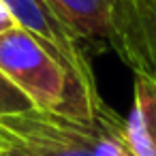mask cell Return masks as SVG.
Here are the masks:
<instances>
[{
  "instance_id": "8992f818",
  "label": "cell",
  "mask_w": 156,
  "mask_h": 156,
  "mask_svg": "<svg viewBox=\"0 0 156 156\" xmlns=\"http://www.w3.org/2000/svg\"><path fill=\"white\" fill-rule=\"evenodd\" d=\"M124 137L133 156H156V83L135 75L133 107L124 120Z\"/></svg>"
},
{
  "instance_id": "7a4b0ae2",
  "label": "cell",
  "mask_w": 156,
  "mask_h": 156,
  "mask_svg": "<svg viewBox=\"0 0 156 156\" xmlns=\"http://www.w3.org/2000/svg\"><path fill=\"white\" fill-rule=\"evenodd\" d=\"M17 26L34 37L66 71L71 83L69 115L81 122H92L105 109L96 90L94 73L81 41L56 15L47 0H5Z\"/></svg>"
},
{
  "instance_id": "6da1fadb",
  "label": "cell",
  "mask_w": 156,
  "mask_h": 156,
  "mask_svg": "<svg viewBox=\"0 0 156 156\" xmlns=\"http://www.w3.org/2000/svg\"><path fill=\"white\" fill-rule=\"evenodd\" d=\"M0 126L39 156H133L124 137V120L107 105L92 122L32 109L2 118Z\"/></svg>"
},
{
  "instance_id": "277c9868",
  "label": "cell",
  "mask_w": 156,
  "mask_h": 156,
  "mask_svg": "<svg viewBox=\"0 0 156 156\" xmlns=\"http://www.w3.org/2000/svg\"><path fill=\"white\" fill-rule=\"evenodd\" d=\"M109 45L135 75L156 83V0H120Z\"/></svg>"
},
{
  "instance_id": "9c48e42d",
  "label": "cell",
  "mask_w": 156,
  "mask_h": 156,
  "mask_svg": "<svg viewBox=\"0 0 156 156\" xmlns=\"http://www.w3.org/2000/svg\"><path fill=\"white\" fill-rule=\"evenodd\" d=\"M11 28H17V22H15V17L11 15L7 2H5V0H0V32H7V30H11Z\"/></svg>"
},
{
  "instance_id": "5b68a950",
  "label": "cell",
  "mask_w": 156,
  "mask_h": 156,
  "mask_svg": "<svg viewBox=\"0 0 156 156\" xmlns=\"http://www.w3.org/2000/svg\"><path fill=\"white\" fill-rule=\"evenodd\" d=\"M47 2L81 43H111L113 15L120 0H47Z\"/></svg>"
},
{
  "instance_id": "3957f363",
  "label": "cell",
  "mask_w": 156,
  "mask_h": 156,
  "mask_svg": "<svg viewBox=\"0 0 156 156\" xmlns=\"http://www.w3.org/2000/svg\"><path fill=\"white\" fill-rule=\"evenodd\" d=\"M0 73L41 111L69 115L71 83L60 62L24 28L0 32Z\"/></svg>"
},
{
  "instance_id": "ba28073f",
  "label": "cell",
  "mask_w": 156,
  "mask_h": 156,
  "mask_svg": "<svg viewBox=\"0 0 156 156\" xmlns=\"http://www.w3.org/2000/svg\"><path fill=\"white\" fill-rule=\"evenodd\" d=\"M9 133V130H7ZM0 156H39L37 152H32L26 143H22L15 135H7L5 143L0 145Z\"/></svg>"
},
{
  "instance_id": "30bf717a",
  "label": "cell",
  "mask_w": 156,
  "mask_h": 156,
  "mask_svg": "<svg viewBox=\"0 0 156 156\" xmlns=\"http://www.w3.org/2000/svg\"><path fill=\"white\" fill-rule=\"evenodd\" d=\"M7 135H9V133H7V128H2V126H0V145H2V143H5V139H7Z\"/></svg>"
},
{
  "instance_id": "52a82bcc",
  "label": "cell",
  "mask_w": 156,
  "mask_h": 156,
  "mask_svg": "<svg viewBox=\"0 0 156 156\" xmlns=\"http://www.w3.org/2000/svg\"><path fill=\"white\" fill-rule=\"evenodd\" d=\"M32 109H37L34 103L15 83H11L0 73V120L9 118V115H20V113H26Z\"/></svg>"
}]
</instances>
